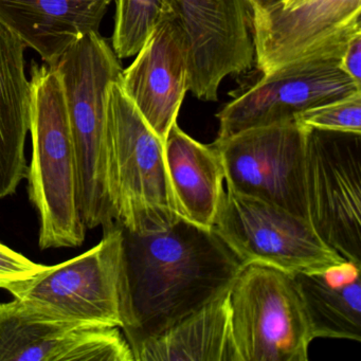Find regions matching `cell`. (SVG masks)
<instances>
[{
  "mask_svg": "<svg viewBox=\"0 0 361 361\" xmlns=\"http://www.w3.org/2000/svg\"><path fill=\"white\" fill-rule=\"evenodd\" d=\"M295 120L314 130L361 135V92L312 107Z\"/></svg>",
  "mask_w": 361,
  "mask_h": 361,
  "instance_id": "obj_21",
  "label": "cell"
},
{
  "mask_svg": "<svg viewBox=\"0 0 361 361\" xmlns=\"http://www.w3.org/2000/svg\"><path fill=\"white\" fill-rule=\"evenodd\" d=\"M340 67L348 77L361 84V35L348 42L340 60Z\"/></svg>",
  "mask_w": 361,
  "mask_h": 361,
  "instance_id": "obj_23",
  "label": "cell"
},
{
  "mask_svg": "<svg viewBox=\"0 0 361 361\" xmlns=\"http://www.w3.org/2000/svg\"><path fill=\"white\" fill-rule=\"evenodd\" d=\"M26 46L0 25V200L28 176L25 155L30 128L31 85L25 73Z\"/></svg>",
  "mask_w": 361,
  "mask_h": 361,
  "instance_id": "obj_17",
  "label": "cell"
},
{
  "mask_svg": "<svg viewBox=\"0 0 361 361\" xmlns=\"http://www.w3.org/2000/svg\"><path fill=\"white\" fill-rule=\"evenodd\" d=\"M32 158L29 198L39 212V248L81 246L86 227L78 207L75 147L62 80L49 65L31 67Z\"/></svg>",
  "mask_w": 361,
  "mask_h": 361,
  "instance_id": "obj_3",
  "label": "cell"
},
{
  "mask_svg": "<svg viewBox=\"0 0 361 361\" xmlns=\"http://www.w3.org/2000/svg\"><path fill=\"white\" fill-rule=\"evenodd\" d=\"M188 78L185 35L166 9L120 79L126 96L164 143L189 92Z\"/></svg>",
  "mask_w": 361,
  "mask_h": 361,
  "instance_id": "obj_14",
  "label": "cell"
},
{
  "mask_svg": "<svg viewBox=\"0 0 361 361\" xmlns=\"http://www.w3.org/2000/svg\"><path fill=\"white\" fill-rule=\"evenodd\" d=\"M212 230L244 266L259 264L295 274L345 261L307 219L231 190L221 196Z\"/></svg>",
  "mask_w": 361,
  "mask_h": 361,
  "instance_id": "obj_7",
  "label": "cell"
},
{
  "mask_svg": "<svg viewBox=\"0 0 361 361\" xmlns=\"http://www.w3.org/2000/svg\"><path fill=\"white\" fill-rule=\"evenodd\" d=\"M252 9H267L288 0H248Z\"/></svg>",
  "mask_w": 361,
  "mask_h": 361,
  "instance_id": "obj_24",
  "label": "cell"
},
{
  "mask_svg": "<svg viewBox=\"0 0 361 361\" xmlns=\"http://www.w3.org/2000/svg\"><path fill=\"white\" fill-rule=\"evenodd\" d=\"M348 42L263 75L217 114L216 140L250 128L293 121L312 107L361 92V84L340 67Z\"/></svg>",
  "mask_w": 361,
  "mask_h": 361,
  "instance_id": "obj_8",
  "label": "cell"
},
{
  "mask_svg": "<svg viewBox=\"0 0 361 361\" xmlns=\"http://www.w3.org/2000/svg\"><path fill=\"white\" fill-rule=\"evenodd\" d=\"M114 0H0V25L45 64L99 27Z\"/></svg>",
  "mask_w": 361,
  "mask_h": 361,
  "instance_id": "obj_15",
  "label": "cell"
},
{
  "mask_svg": "<svg viewBox=\"0 0 361 361\" xmlns=\"http://www.w3.org/2000/svg\"><path fill=\"white\" fill-rule=\"evenodd\" d=\"M310 130L293 120L215 140L228 190L308 219L305 171Z\"/></svg>",
  "mask_w": 361,
  "mask_h": 361,
  "instance_id": "obj_10",
  "label": "cell"
},
{
  "mask_svg": "<svg viewBox=\"0 0 361 361\" xmlns=\"http://www.w3.org/2000/svg\"><path fill=\"white\" fill-rule=\"evenodd\" d=\"M164 158L179 216L212 230L225 192V170L216 147L198 142L176 122L164 141Z\"/></svg>",
  "mask_w": 361,
  "mask_h": 361,
  "instance_id": "obj_16",
  "label": "cell"
},
{
  "mask_svg": "<svg viewBox=\"0 0 361 361\" xmlns=\"http://www.w3.org/2000/svg\"><path fill=\"white\" fill-rule=\"evenodd\" d=\"M234 342L240 361H307L314 339L293 274L244 266L229 290Z\"/></svg>",
  "mask_w": 361,
  "mask_h": 361,
  "instance_id": "obj_6",
  "label": "cell"
},
{
  "mask_svg": "<svg viewBox=\"0 0 361 361\" xmlns=\"http://www.w3.org/2000/svg\"><path fill=\"white\" fill-rule=\"evenodd\" d=\"M255 62L263 75L361 35V0H288L252 9Z\"/></svg>",
  "mask_w": 361,
  "mask_h": 361,
  "instance_id": "obj_12",
  "label": "cell"
},
{
  "mask_svg": "<svg viewBox=\"0 0 361 361\" xmlns=\"http://www.w3.org/2000/svg\"><path fill=\"white\" fill-rule=\"evenodd\" d=\"M113 49L119 59L136 56L168 9V0H115Z\"/></svg>",
  "mask_w": 361,
  "mask_h": 361,
  "instance_id": "obj_20",
  "label": "cell"
},
{
  "mask_svg": "<svg viewBox=\"0 0 361 361\" xmlns=\"http://www.w3.org/2000/svg\"><path fill=\"white\" fill-rule=\"evenodd\" d=\"M229 290L133 348L134 361H240L232 333Z\"/></svg>",
  "mask_w": 361,
  "mask_h": 361,
  "instance_id": "obj_18",
  "label": "cell"
},
{
  "mask_svg": "<svg viewBox=\"0 0 361 361\" xmlns=\"http://www.w3.org/2000/svg\"><path fill=\"white\" fill-rule=\"evenodd\" d=\"M361 263L293 274L316 338L361 341Z\"/></svg>",
  "mask_w": 361,
  "mask_h": 361,
  "instance_id": "obj_19",
  "label": "cell"
},
{
  "mask_svg": "<svg viewBox=\"0 0 361 361\" xmlns=\"http://www.w3.org/2000/svg\"><path fill=\"white\" fill-rule=\"evenodd\" d=\"M46 267L0 243V288L6 289L12 283L32 278Z\"/></svg>",
  "mask_w": 361,
  "mask_h": 361,
  "instance_id": "obj_22",
  "label": "cell"
},
{
  "mask_svg": "<svg viewBox=\"0 0 361 361\" xmlns=\"http://www.w3.org/2000/svg\"><path fill=\"white\" fill-rule=\"evenodd\" d=\"M107 183L114 221L132 232L160 231L179 219L169 181L164 143L120 81L107 96Z\"/></svg>",
  "mask_w": 361,
  "mask_h": 361,
  "instance_id": "obj_4",
  "label": "cell"
},
{
  "mask_svg": "<svg viewBox=\"0 0 361 361\" xmlns=\"http://www.w3.org/2000/svg\"><path fill=\"white\" fill-rule=\"evenodd\" d=\"M122 235L126 320L121 329L130 348L225 293L244 268L213 230L181 217L160 231L122 228Z\"/></svg>",
  "mask_w": 361,
  "mask_h": 361,
  "instance_id": "obj_1",
  "label": "cell"
},
{
  "mask_svg": "<svg viewBox=\"0 0 361 361\" xmlns=\"http://www.w3.org/2000/svg\"><path fill=\"white\" fill-rule=\"evenodd\" d=\"M305 185L308 221L319 238L361 263V135L310 128Z\"/></svg>",
  "mask_w": 361,
  "mask_h": 361,
  "instance_id": "obj_9",
  "label": "cell"
},
{
  "mask_svg": "<svg viewBox=\"0 0 361 361\" xmlns=\"http://www.w3.org/2000/svg\"><path fill=\"white\" fill-rule=\"evenodd\" d=\"M0 361H134L119 327L37 314L14 299L0 303Z\"/></svg>",
  "mask_w": 361,
  "mask_h": 361,
  "instance_id": "obj_13",
  "label": "cell"
},
{
  "mask_svg": "<svg viewBox=\"0 0 361 361\" xmlns=\"http://www.w3.org/2000/svg\"><path fill=\"white\" fill-rule=\"evenodd\" d=\"M188 50V86L196 98L219 100L221 82L255 63L252 8L248 0H168Z\"/></svg>",
  "mask_w": 361,
  "mask_h": 361,
  "instance_id": "obj_11",
  "label": "cell"
},
{
  "mask_svg": "<svg viewBox=\"0 0 361 361\" xmlns=\"http://www.w3.org/2000/svg\"><path fill=\"white\" fill-rule=\"evenodd\" d=\"M120 59L99 32L88 33L52 65L62 80L77 166L78 207L86 229L114 221L107 183V96L121 79Z\"/></svg>",
  "mask_w": 361,
  "mask_h": 361,
  "instance_id": "obj_2",
  "label": "cell"
},
{
  "mask_svg": "<svg viewBox=\"0 0 361 361\" xmlns=\"http://www.w3.org/2000/svg\"><path fill=\"white\" fill-rule=\"evenodd\" d=\"M32 312L94 326L119 327L126 320L123 235L115 221L103 227L97 246L79 257L6 288Z\"/></svg>",
  "mask_w": 361,
  "mask_h": 361,
  "instance_id": "obj_5",
  "label": "cell"
}]
</instances>
